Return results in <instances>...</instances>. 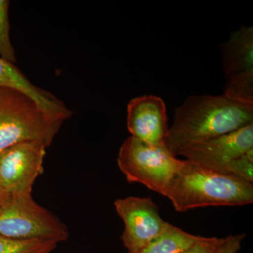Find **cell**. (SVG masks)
Listing matches in <instances>:
<instances>
[{
	"label": "cell",
	"instance_id": "6da1fadb",
	"mask_svg": "<svg viewBox=\"0 0 253 253\" xmlns=\"http://www.w3.org/2000/svg\"><path fill=\"white\" fill-rule=\"evenodd\" d=\"M253 123V104L224 94L191 96L178 106L166 144L174 156L186 148Z\"/></svg>",
	"mask_w": 253,
	"mask_h": 253
},
{
	"label": "cell",
	"instance_id": "7a4b0ae2",
	"mask_svg": "<svg viewBox=\"0 0 253 253\" xmlns=\"http://www.w3.org/2000/svg\"><path fill=\"white\" fill-rule=\"evenodd\" d=\"M178 212L253 204V183L185 160L166 191Z\"/></svg>",
	"mask_w": 253,
	"mask_h": 253
},
{
	"label": "cell",
	"instance_id": "3957f363",
	"mask_svg": "<svg viewBox=\"0 0 253 253\" xmlns=\"http://www.w3.org/2000/svg\"><path fill=\"white\" fill-rule=\"evenodd\" d=\"M63 122L22 91L0 86V152L27 141L49 147Z\"/></svg>",
	"mask_w": 253,
	"mask_h": 253
},
{
	"label": "cell",
	"instance_id": "277c9868",
	"mask_svg": "<svg viewBox=\"0 0 253 253\" xmlns=\"http://www.w3.org/2000/svg\"><path fill=\"white\" fill-rule=\"evenodd\" d=\"M182 163L167 145L148 144L131 136L123 143L118 157L126 180L140 183L164 196Z\"/></svg>",
	"mask_w": 253,
	"mask_h": 253
},
{
	"label": "cell",
	"instance_id": "5b68a950",
	"mask_svg": "<svg viewBox=\"0 0 253 253\" xmlns=\"http://www.w3.org/2000/svg\"><path fill=\"white\" fill-rule=\"evenodd\" d=\"M32 192L8 195L0 204V235L14 239L49 240L63 242L67 227L37 204Z\"/></svg>",
	"mask_w": 253,
	"mask_h": 253
},
{
	"label": "cell",
	"instance_id": "8992f818",
	"mask_svg": "<svg viewBox=\"0 0 253 253\" xmlns=\"http://www.w3.org/2000/svg\"><path fill=\"white\" fill-rule=\"evenodd\" d=\"M225 78L224 93L240 102L253 104V27L241 26L221 44Z\"/></svg>",
	"mask_w": 253,
	"mask_h": 253
},
{
	"label": "cell",
	"instance_id": "52a82bcc",
	"mask_svg": "<svg viewBox=\"0 0 253 253\" xmlns=\"http://www.w3.org/2000/svg\"><path fill=\"white\" fill-rule=\"evenodd\" d=\"M115 208L124 221L121 240L129 253L141 251L162 232L167 224L151 198L129 196L115 201Z\"/></svg>",
	"mask_w": 253,
	"mask_h": 253
},
{
	"label": "cell",
	"instance_id": "ba28073f",
	"mask_svg": "<svg viewBox=\"0 0 253 253\" xmlns=\"http://www.w3.org/2000/svg\"><path fill=\"white\" fill-rule=\"evenodd\" d=\"M46 146L38 141L14 145L0 152V188L9 194L32 192L43 172Z\"/></svg>",
	"mask_w": 253,
	"mask_h": 253
},
{
	"label": "cell",
	"instance_id": "9c48e42d",
	"mask_svg": "<svg viewBox=\"0 0 253 253\" xmlns=\"http://www.w3.org/2000/svg\"><path fill=\"white\" fill-rule=\"evenodd\" d=\"M251 149H253V123L186 148L179 156L200 166L223 172L228 163Z\"/></svg>",
	"mask_w": 253,
	"mask_h": 253
},
{
	"label": "cell",
	"instance_id": "30bf717a",
	"mask_svg": "<svg viewBox=\"0 0 253 253\" xmlns=\"http://www.w3.org/2000/svg\"><path fill=\"white\" fill-rule=\"evenodd\" d=\"M164 101L155 95L134 98L127 105L126 126L131 136L151 144H166L168 130Z\"/></svg>",
	"mask_w": 253,
	"mask_h": 253
},
{
	"label": "cell",
	"instance_id": "8fae6325",
	"mask_svg": "<svg viewBox=\"0 0 253 253\" xmlns=\"http://www.w3.org/2000/svg\"><path fill=\"white\" fill-rule=\"evenodd\" d=\"M0 86L13 88L22 91L39 105L45 112L56 119L65 121L71 116V111L62 101L35 86L13 63L0 58Z\"/></svg>",
	"mask_w": 253,
	"mask_h": 253
},
{
	"label": "cell",
	"instance_id": "7c38bea8",
	"mask_svg": "<svg viewBox=\"0 0 253 253\" xmlns=\"http://www.w3.org/2000/svg\"><path fill=\"white\" fill-rule=\"evenodd\" d=\"M203 239L167 222L162 232L151 241L140 253H181Z\"/></svg>",
	"mask_w": 253,
	"mask_h": 253
},
{
	"label": "cell",
	"instance_id": "4fadbf2b",
	"mask_svg": "<svg viewBox=\"0 0 253 253\" xmlns=\"http://www.w3.org/2000/svg\"><path fill=\"white\" fill-rule=\"evenodd\" d=\"M57 244L49 240L14 239L0 235V253H51Z\"/></svg>",
	"mask_w": 253,
	"mask_h": 253
},
{
	"label": "cell",
	"instance_id": "5bb4252c",
	"mask_svg": "<svg viewBox=\"0 0 253 253\" xmlns=\"http://www.w3.org/2000/svg\"><path fill=\"white\" fill-rule=\"evenodd\" d=\"M9 7V1L0 0V58L14 64L16 58L10 39Z\"/></svg>",
	"mask_w": 253,
	"mask_h": 253
},
{
	"label": "cell",
	"instance_id": "9a60e30c",
	"mask_svg": "<svg viewBox=\"0 0 253 253\" xmlns=\"http://www.w3.org/2000/svg\"><path fill=\"white\" fill-rule=\"evenodd\" d=\"M223 172L253 183V149L228 163Z\"/></svg>",
	"mask_w": 253,
	"mask_h": 253
},
{
	"label": "cell",
	"instance_id": "2e32d148",
	"mask_svg": "<svg viewBox=\"0 0 253 253\" xmlns=\"http://www.w3.org/2000/svg\"><path fill=\"white\" fill-rule=\"evenodd\" d=\"M224 238L203 237V239L181 253H214L224 242Z\"/></svg>",
	"mask_w": 253,
	"mask_h": 253
},
{
	"label": "cell",
	"instance_id": "e0dca14e",
	"mask_svg": "<svg viewBox=\"0 0 253 253\" xmlns=\"http://www.w3.org/2000/svg\"><path fill=\"white\" fill-rule=\"evenodd\" d=\"M246 237V234L230 235L224 238V242L214 253H237L241 248V244Z\"/></svg>",
	"mask_w": 253,
	"mask_h": 253
},
{
	"label": "cell",
	"instance_id": "ac0fdd59",
	"mask_svg": "<svg viewBox=\"0 0 253 253\" xmlns=\"http://www.w3.org/2000/svg\"><path fill=\"white\" fill-rule=\"evenodd\" d=\"M8 195H9L8 193H6V191H4V190L0 188V204L7 197Z\"/></svg>",
	"mask_w": 253,
	"mask_h": 253
}]
</instances>
